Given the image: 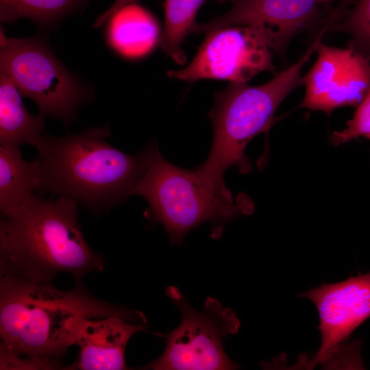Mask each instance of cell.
Wrapping results in <instances>:
<instances>
[{
    "mask_svg": "<svg viewBox=\"0 0 370 370\" xmlns=\"http://www.w3.org/2000/svg\"><path fill=\"white\" fill-rule=\"evenodd\" d=\"M110 134L109 125L60 137L45 132L34 159L35 194L71 199L95 217L125 203L159 149L154 143L130 155L107 142Z\"/></svg>",
    "mask_w": 370,
    "mask_h": 370,
    "instance_id": "cell-1",
    "label": "cell"
},
{
    "mask_svg": "<svg viewBox=\"0 0 370 370\" xmlns=\"http://www.w3.org/2000/svg\"><path fill=\"white\" fill-rule=\"evenodd\" d=\"M78 203L58 196L33 195L2 216L0 273L38 282H52L62 272L75 282L105 262L85 241L77 223Z\"/></svg>",
    "mask_w": 370,
    "mask_h": 370,
    "instance_id": "cell-2",
    "label": "cell"
},
{
    "mask_svg": "<svg viewBox=\"0 0 370 370\" xmlns=\"http://www.w3.org/2000/svg\"><path fill=\"white\" fill-rule=\"evenodd\" d=\"M98 299L81 281L71 289L56 288L52 282L1 275V347L22 357L40 360L55 369H63L62 359L74 345L67 329L75 317L102 318L130 311Z\"/></svg>",
    "mask_w": 370,
    "mask_h": 370,
    "instance_id": "cell-3",
    "label": "cell"
},
{
    "mask_svg": "<svg viewBox=\"0 0 370 370\" xmlns=\"http://www.w3.org/2000/svg\"><path fill=\"white\" fill-rule=\"evenodd\" d=\"M323 36L319 34L304 54L272 79L259 86L232 82L214 95L209 112L213 127L211 149L206 160L197 169L218 186L226 188L225 171L236 166L241 173L251 169L245 149L258 134L267 132L275 121L274 114L286 96L304 85V65L315 51Z\"/></svg>",
    "mask_w": 370,
    "mask_h": 370,
    "instance_id": "cell-4",
    "label": "cell"
},
{
    "mask_svg": "<svg viewBox=\"0 0 370 370\" xmlns=\"http://www.w3.org/2000/svg\"><path fill=\"white\" fill-rule=\"evenodd\" d=\"M134 195L147 201L145 214L149 223L161 224L175 245H180L190 230L204 222L212 225V236L218 238L225 224L254 210L247 195L234 199L229 190L217 186L197 168L177 167L159 150L137 184Z\"/></svg>",
    "mask_w": 370,
    "mask_h": 370,
    "instance_id": "cell-5",
    "label": "cell"
},
{
    "mask_svg": "<svg viewBox=\"0 0 370 370\" xmlns=\"http://www.w3.org/2000/svg\"><path fill=\"white\" fill-rule=\"evenodd\" d=\"M0 72L7 75L22 96L33 99L40 114L65 126L92 98L90 90L69 71L40 37H7L1 27Z\"/></svg>",
    "mask_w": 370,
    "mask_h": 370,
    "instance_id": "cell-6",
    "label": "cell"
},
{
    "mask_svg": "<svg viewBox=\"0 0 370 370\" xmlns=\"http://www.w3.org/2000/svg\"><path fill=\"white\" fill-rule=\"evenodd\" d=\"M166 294L181 312L182 322L168 334L164 353L147 367L153 370L239 368L227 357L223 347V340L239 330L236 313L212 297L207 298L204 310L199 312L175 286H168Z\"/></svg>",
    "mask_w": 370,
    "mask_h": 370,
    "instance_id": "cell-7",
    "label": "cell"
},
{
    "mask_svg": "<svg viewBox=\"0 0 370 370\" xmlns=\"http://www.w3.org/2000/svg\"><path fill=\"white\" fill-rule=\"evenodd\" d=\"M193 60L184 69L171 70V78L193 82L221 79L247 82L260 72L275 73L273 52L258 26H231L206 34Z\"/></svg>",
    "mask_w": 370,
    "mask_h": 370,
    "instance_id": "cell-8",
    "label": "cell"
},
{
    "mask_svg": "<svg viewBox=\"0 0 370 370\" xmlns=\"http://www.w3.org/2000/svg\"><path fill=\"white\" fill-rule=\"evenodd\" d=\"M317 58L303 77L306 94L299 105L328 114L339 107L358 106L370 87V60L351 47L318 40Z\"/></svg>",
    "mask_w": 370,
    "mask_h": 370,
    "instance_id": "cell-9",
    "label": "cell"
},
{
    "mask_svg": "<svg viewBox=\"0 0 370 370\" xmlns=\"http://www.w3.org/2000/svg\"><path fill=\"white\" fill-rule=\"evenodd\" d=\"M300 297L315 305L321 336L320 347L306 367L328 364L345 351V341L370 317V273L322 284Z\"/></svg>",
    "mask_w": 370,
    "mask_h": 370,
    "instance_id": "cell-10",
    "label": "cell"
},
{
    "mask_svg": "<svg viewBox=\"0 0 370 370\" xmlns=\"http://www.w3.org/2000/svg\"><path fill=\"white\" fill-rule=\"evenodd\" d=\"M319 0H234L225 14L206 23H197L192 33L206 34L231 26H258L273 53L282 55L297 34L314 22Z\"/></svg>",
    "mask_w": 370,
    "mask_h": 370,
    "instance_id": "cell-11",
    "label": "cell"
},
{
    "mask_svg": "<svg viewBox=\"0 0 370 370\" xmlns=\"http://www.w3.org/2000/svg\"><path fill=\"white\" fill-rule=\"evenodd\" d=\"M75 317L66 324L74 345L79 348L77 360L69 369L124 370L125 351L130 338L147 330L144 314L130 310L102 318Z\"/></svg>",
    "mask_w": 370,
    "mask_h": 370,
    "instance_id": "cell-12",
    "label": "cell"
},
{
    "mask_svg": "<svg viewBox=\"0 0 370 370\" xmlns=\"http://www.w3.org/2000/svg\"><path fill=\"white\" fill-rule=\"evenodd\" d=\"M107 23V43L123 57H144L158 45V24L149 12L138 5L123 7Z\"/></svg>",
    "mask_w": 370,
    "mask_h": 370,
    "instance_id": "cell-13",
    "label": "cell"
},
{
    "mask_svg": "<svg viewBox=\"0 0 370 370\" xmlns=\"http://www.w3.org/2000/svg\"><path fill=\"white\" fill-rule=\"evenodd\" d=\"M12 80L0 72V147H20L27 143L40 147L45 116L31 114Z\"/></svg>",
    "mask_w": 370,
    "mask_h": 370,
    "instance_id": "cell-14",
    "label": "cell"
},
{
    "mask_svg": "<svg viewBox=\"0 0 370 370\" xmlns=\"http://www.w3.org/2000/svg\"><path fill=\"white\" fill-rule=\"evenodd\" d=\"M38 169L35 160H25L20 147H0V212L4 216L35 194Z\"/></svg>",
    "mask_w": 370,
    "mask_h": 370,
    "instance_id": "cell-15",
    "label": "cell"
},
{
    "mask_svg": "<svg viewBox=\"0 0 370 370\" xmlns=\"http://www.w3.org/2000/svg\"><path fill=\"white\" fill-rule=\"evenodd\" d=\"M90 0H0V21L14 23L29 19L45 27L84 8Z\"/></svg>",
    "mask_w": 370,
    "mask_h": 370,
    "instance_id": "cell-16",
    "label": "cell"
},
{
    "mask_svg": "<svg viewBox=\"0 0 370 370\" xmlns=\"http://www.w3.org/2000/svg\"><path fill=\"white\" fill-rule=\"evenodd\" d=\"M208 0H165L164 27L158 46L176 63L183 65L186 56L182 45L192 33L195 17L200 7Z\"/></svg>",
    "mask_w": 370,
    "mask_h": 370,
    "instance_id": "cell-17",
    "label": "cell"
},
{
    "mask_svg": "<svg viewBox=\"0 0 370 370\" xmlns=\"http://www.w3.org/2000/svg\"><path fill=\"white\" fill-rule=\"evenodd\" d=\"M330 30L349 36L348 47L370 60V0H358L346 17Z\"/></svg>",
    "mask_w": 370,
    "mask_h": 370,
    "instance_id": "cell-18",
    "label": "cell"
},
{
    "mask_svg": "<svg viewBox=\"0 0 370 370\" xmlns=\"http://www.w3.org/2000/svg\"><path fill=\"white\" fill-rule=\"evenodd\" d=\"M346 123L345 129L334 132L330 137V142L335 146L361 136L370 137V87L358 106L354 116Z\"/></svg>",
    "mask_w": 370,
    "mask_h": 370,
    "instance_id": "cell-19",
    "label": "cell"
},
{
    "mask_svg": "<svg viewBox=\"0 0 370 370\" xmlns=\"http://www.w3.org/2000/svg\"><path fill=\"white\" fill-rule=\"evenodd\" d=\"M138 0H115L113 4L106 12L100 14L93 24V27H99L106 23L121 8L123 7L134 3Z\"/></svg>",
    "mask_w": 370,
    "mask_h": 370,
    "instance_id": "cell-20",
    "label": "cell"
},
{
    "mask_svg": "<svg viewBox=\"0 0 370 370\" xmlns=\"http://www.w3.org/2000/svg\"><path fill=\"white\" fill-rule=\"evenodd\" d=\"M216 1H218L219 2H225V1H233L234 0H216Z\"/></svg>",
    "mask_w": 370,
    "mask_h": 370,
    "instance_id": "cell-21",
    "label": "cell"
},
{
    "mask_svg": "<svg viewBox=\"0 0 370 370\" xmlns=\"http://www.w3.org/2000/svg\"><path fill=\"white\" fill-rule=\"evenodd\" d=\"M333 1V0H319V1L321 3V2H325V1Z\"/></svg>",
    "mask_w": 370,
    "mask_h": 370,
    "instance_id": "cell-22",
    "label": "cell"
},
{
    "mask_svg": "<svg viewBox=\"0 0 370 370\" xmlns=\"http://www.w3.org/2000/svg\"><path fill=\"white\" fill-rule=\"evenodd\" d=\"M368 139H369V140H370V137H369V138Z\"/></svg>",
    "mask_w": 370,
    "mask_h": 370,
    "instance_id": "cell-23",
    "label": "cell"
}]
</instances>
